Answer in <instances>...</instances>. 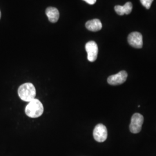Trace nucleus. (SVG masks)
Instances as JSON below:
<instances>
[{
  "label": "nucleus",
  "mask_w": 156,
  "mask_h": 156,
  "mask_svg": "<svg viewBox=\"0 0 156 156\" xmlns=\"http://www.w3.org/2000/svg\"><path fill=\"white\" fill-rule=\"evenodd\" d=\"M18 95L22 100L29 102L35 98V87L31 83L23 84L18 89Z\"/></svg>",
  "instance_id": "f257e3e1"
},
{
  "label": "nucleus",
  "mask_w": 156,
  "mask_h": 156,
  "mask_svg": "<svg viewBox=\"0 0 156 156\" xmlns=\"http://www.w3.org/2000/svg\"><path fill=\"white\" fill-rule=\"evenodd\" d=\"M44 106L38 99H34L28 102L25 108V113L31 118H37L41 116L44 112Z\"/></svg>",
  "instance_id": "f03ea898"
},
{
  "label": "nucleus",
  "mask_w": 156,
  "mask_h": 156,
  "mask_svg": "<svg viewBox=\"0 0 156 156\" xmlns=\"http://www.w3.org/2000/svg\"><path fill=\"white\" fill-rule=\"evenodd\" d=\"M144 123V116L140 113H135L133 115L129 124L130 131L133 134L140 133Z\"/></svg>",
  "instance_id": "7ed1b4c3"
},
{
  "label": "nucleus",
  "mask_w": 156,
  "mask_h": 156,
  "mask_svg": "<svg viewBox=\"0 0 156 156\" xmlns=\"http://www.w3.org/2000/svg\"><path fill=\"white\" fill-rule=\"evenodd\" d=\"M94 140L98 142H103L108 137V131L106 127L102 124H98L95 127L93 131Z\"/></svg>",
  "instance_id": "20e7f679"
},
{
  "label": "nucleus",
  "mask_w": 156,
  "mask_h": 156,
  "mask_svg": "<svg viewBox=\"0 0 156 156\" xmlns=\"http://www.w3.org/2000/svg\"><path fill=\"white\" fill-rule=\"evenodd\" d=\"M85 49L87 53V59L90 62H94L97 60L98 48L94 41H89L85 46Z\"/></svg>",
  "instance_id": "39448f33"
},
{
  "label": "nucleus",
  "mask_w": 156,
  "mask_h": 156,
  "mask_svg": "<svg viewBox=\"0 0 156 156\" xmlns=\"http://www.w3.org/2000/svg\"><path fill=\"white\" fill-rule=\"evenodd\" d=\"M127 73L125 71H122L115 75H113L108 78V83L113 86H116L119 84L124 83L127 78Z\"/></svg>",
  "instance_id": "423d86ee"
},
{
  "label": "nucleus",
  "mask_w": 156,
  "mask_h": 156,
  "mask_svg": "<svg viewBox=\"0 0 156 156\" xmlns=\"http://www.w3.org/2000/svg\"><path fill=\"white\" fill-rule=\"evenodd\" d=\"M128 42L131 46L140 49L143 46L142 35L138 32H133L128 35Z\"/></svg>",
  "instance_id": "0eeeda50"
},
{
  "label": "nucleus",
  "mask_w": 156,
  "mask_h": 156,
  "mask_svg": "<svg viewBox=\"0 0 156 156\" xmlns=\"http://www.w3.org/2000/svg\"><path fill=\"white\" fill-rule=\"evenodd\" d=\"M133 9V4L130 2H126L124 5H116L115 6V10L119 15H129Z\"/></svg>",
  "instance_id": "6e6552de"
},
{
  "label": "nucleus",
  "mask_w": 156,
  "mask_h": 156,
  "mask_svg": "<svg viewBox=\"0 0 156 156\" xmlns=\"http://www.w3.org/2000/svg\"><path fill=\"white\" fill-rule=\"evenodd\" d=\"M46 15L50 22L56 23L60 16L58 9L54 7H49L46 9Z\"/></svg>",
  "instance_id": "1a4fd4ad"
},
{
  "label": "nucleus",
  "mask_w": 156,
  "mask_h": 156,
  "mask_svg": "<svg viewBox=\"0 0 156 156\" xmlns=\"http://www.w3.org/2000/svg\"><path fill=\"white\" fill-rule=\"evenodd\" d=\"M86 27L89 31L96 32L102 29V25L99 19H95L87 22L86 23Z\"/></svg>",
  "instance_id": "9d476101"
},
{
  "label": "nucleus",
  "mask_w": 156,
  "mask_h": 156,
  "mask_svg": "<svg viewBox=\"0 0 156 156\" xmlns=\"http://www.w3.org/2000/svg\"><path fill=\"white\" fill-rule=\"evenodd\" d=\"M142 5L147 9H150L153 0H140Z\"/></svg>",
  "instance_id": "9b49d317"
},
{
  "label": "nucleus",
  "mask_w": 156,
  "mask_h": 156,
  "mask_svg": "<svg viewBox=\"0 0 156 156\" xmlns=\"http://www.w3.org/2000/svg\"><path fill=\"white\" fill-rule=\"evenodd\" d=\"M85 2H86L87 3H88L90 5H93L96 2L97 0H83Z\"/></svg>",
  "instance_id": "f8f14e48"
},
{
  "label": "nucleus",
  "mask_w": 156,
  "mask_h": 156,
  "mask_svg": "<svg viewBox=\"0 0 156 156\" xmlns=\"http://www.w3.org/2000/svg\"><path fill=\"white\" fill-rule=\"evenodd\" d=\"M1 11H0V18H1Z\"/></svg>",
  "instance_id": "ddd939ff"
}]
</instances>
